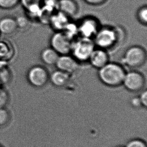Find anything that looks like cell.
<instances>
[{
	"label": "cell",
	"instance_id": "4dcf8cb0",
	"mask_svg": "<svg viewBox=\"0 0 147 147\" xmlns=\"http://www.w3.org/2000/svg\"><path fill=\"white\" fill-rule=\"evenodd\" d=\"M1 33H0V36H1Z\"/></svg>",
	"mask_w": 147,
	"mask_h": 147
},
{
	"label": "cell",
	"instance_id": "ac0fdd59",
	"mask_svg": "<svg viewBox=\"0 0 147 147\" xmlns=\"http://www.w3.org/2000/svg\"><path fill=\"white\" fill-rule=\"evenodd\" d=\"M15 20L18 29L22 30H25L28 28L31 22V20L25 14L18 16L15 18Z\"/></svg>",
	"mask_w": 147,
	"mask_h": 147
},
{
	"label": "cell",
	"instance_id": "e0dca14e",
	"mask_svg": "<svg viewBox=\"0 0 147 147\" xmlns=\"http://www.w3.org/2000/svg\"><path fill=\"white\" fill-rule=\"evenodd\" d=\"M11 121V114L6 108L0 109V127L8 125Z\"/></svg>",
	"mask_w": 147,
	"mask_h": 147
},
{
	"label": "cell",
	"instance_id": "44dd1931",
	"mask_svg": "<svg viewBox=\"0 0 147 147\" xmlns=\"http://www.w3.org/2000/svg\"><path fill=\"white\" fill-rule=\"evenodd\" d=\"M59 0H42V6L43 8L52 12L58 11Z\"/></svg>",
	"mask_w": 147,
	"mask_h": 147
},
{
	"label": "cell",
	"instance_id": "8992f818",
	"mask_svg": "<svg viewBox=\"0 0 147 147\" xmlns=\"http://www.w3.org/2000/svg\"><path fill=\"white\" fill-rule=\"evenodd\" d=\"M73 41L63 31H58L52 36L50 45L60 55L69 54Z\"/></svg>",
	"mask_w": 147,
	"mask_h": 147
},
{
	"label": "cell",
	"instance_id": "30bf717a",
	"mask_svg": "<svg viewBox=\"0 0 147 147\" xmlns=\"http://www.w3.org/2000/svg\"><path fill=\"white\" fill-rule=\"evenodd\" d=\"M88 61L94 67L99 69L109 62V57L107 50L94 49L90 56Z\"/></svg>",
	"mask_w": 147,
	"mask_h": 147
},
{
	"label": "cell",
	"instance_id": "7402d4cb",
	"mask_svg": "<svg viewBox=\"0 0 147 147\" xmlns=\"http://www.w3.org/2000/svg\"><path fill=\"white\" fill-rule=\"evenodd\" d=\"M10 101L9 94L5 89H0V109L6 108Z\"/></svg>",
	"mask_w": 147,
	"mask_h": 147
},
{
	"label": "cell",
	"instance_id": "7a4b0ae2",
	"mask_svg": "<svg viewBox=\"0 0 147 147\" xmlns=\"http://www.w3.org/2000/svg\"><path fill=\"white\" fill-rule=\"evenodd\" d=\"M120 33V31L115 27L105 26L100 28L94 37V43L99 48L109 49L119 42Z\"/></svg>",
	"mask_w": 147,
	"mask_h": 147
},
{
	"label": "cell",
	"instance_id": "cb8c5ba5",
	"mask_svg": "<svg viewBox=\"0 0 147 147\" xmlns=\"http://www.w3.org/2000/svg\"><path fill=\"white\" fill-rule=\"evenodd\" d=\"M125 147H147V144L144 140L135 139L129 141Z\"/></svg>",
	"mask_w": 147,
	"mask_h": 147
},
{
	"label": "cell",
	"instance_id": "6da1fadb",
	"mask_svg": "<svg viewBox=\"0 0 147 147\" xmlns=\"http://www.w3.org/2000/svg\"><path fill=\"white\" fill-rule=\"evenodd\" d=\"M126 71L123 66L117 63L109 62L98 69L99 80L105 86L117 88L123 84Z\"/></svg>",
	"mask_w": 147,
	"mask_h": 147
},
{
	"label": "cell",
	"instance_id": "ffe728a7",
	"mask_svg": "<svg viewBox=\"0 0 147 147\" xmlns=\"http://www.w3.org/2000/svg\"><path fill=\"white\" fill-rule=\"evenodd\" d=\"M137 18L141 24L146 26L147 24V7L146 5L140 8L137 12Z\"/></svg>",
	"mask_w": 147,
	"mask_h": 147
},
{
	"label": "cell",
	"instance_id": "5b68a950",
	"mask_svg": "<svg viewBox=\"0 0 147 147\" xmlns=\"http://www.w3.org/2000/svg\"><path fill=\"white\" fill-rule=\"evenodd\" d=\"M50 76L47 70L41 65L32 66L28 70L27 78L34 88H42L48 84Z\"/></svg>",
	"mask_w": 147,
	"mask_h": 147
},
{
	"label": "cell",
	"instance_id": "ba28073f",
	"mask_svg": "<svg viewBox=\"0 0 147 147\" xmlns=\"http://www.w3.org/2000/svg\"><path fill=\"white\" fill-rule=\"evenodd\" d=\"M78 34L81 37L92 39L94 38L100 28L99 22L92 17H86L78 24Z\"/></svg>",
	"mask_w": 147,
	"mask_h": 147
},
{
	"label": "cell",
	"instance_id": "52a82bcc",
	"mask_svg": "<svg viewBox=\"0 0 147 147\" xmlns=\"http://www.w3.org/2000/svg\"><path fill=\"white\" fill-rule=\"evenodd\" d=\"M145 84V78L143 74L133 70L126 72L122 85L129 92H137L143 89Z\"/></svg>",
	"mask_w": 147,
	"mask_h": 147
},
{
	"label": "cell",
	"instance_id": "3957f363",
	"mask_svg": "<svg viewBox=\"0 0 147 147\" xmlns=\"http://www.w3.org/2000/svg\"><path fill=\"white\" fill-rule=\"evenodd\" d=\"M94 49L95 44L92 39L81 37L73 41L70 53L78 62H86L88 61Z\"/></svg>",
	"mask_w": 147,
	"mask_h": 147
},
{
	"label": "cell",
	"instance_id": "4fadbf2b",
	"mask_svg": "<svg viewBox=\"0 0 147 147\" xmlns=\"http://www.w3.org/2000/svg\"><path fill=\"white\" fill-rule=\"evenodd\" d=\"M79 7L74 0H59L58 11L63 13L69 18L78 14Z\"/></svg>",
	"mask_w": 147,
	"mask_h": 147
},
{
	"label": "cell",
	"instance_id": "7c38bea8",
	"mask_svg": "<svg viewBox=\"0 0 147 147\" xmlns=\"http://www.w3.org/2000/svg\"><path fill=\"white\" fill-rule=\"evenodd\" d=\"M18 29L15 18L5 16L0 19V33L5 35L14 34Z\"/></svg>",
	"mask_w": 147,
	"mask_h": 147
},
{
	"label": "cell",
	"instance_id": "f1b7e54d",
	"mask_svg": "<svg viewBox=\"0 0 147 147\" xmlns=\"http://www.w3.org/2000/svg\"><path fill=\"white\" fill-rule=\"evenodd\" d=\"M0 147H4V146H3L2 145H1V144H0Z\"/></svg>",
	"mask_w": 147,
	"mask_h": 147
},
{
	"label": "cell",
	"instance_id": "8fae6325",
	"mask_svg": "<svg viewBox=\"0 0 147 147\" xmlns=\"http://www.w3.org/2000/svg\"><path fill=\"white\" fill-rule=\"evenodd\" d=\"M69 18L65 14L57 11L52 15L49 24L56 32L63 31L69 23Z\"/></svg>",
	"mask_w": 147,
	"mask_h": 147
},
{
	"label": "cell",
	"instance_id": "f546056e",
	"mask_svg": "<svg viewBox=\"0 0 147 147\" xmlns=\"http://www.w3.org/2000/svg\"><path fill=\"white\" fill-rule=\"evenodd\" d=\"M122 147V146H116V147Z\"/></svg>",
	"mask_w": 147,
	"mask_h": 147
},
{
	"label": "cell",
	"instance_id": "9c48e42d",
	"mask_svg": "<svg viewBox=\"0 0 147 147\" xmlns=\"http://www.w3.org/2000/svg\"><path fill=\"white\" fill-rule=\"evenodd\" d=\"M55 66L57 69L66 73L71 74L78 68V62L69 54L60 55Z\"/></svg>",
	"mask_w": 147,
	"mask_h": 147
},
{
	"label": "cell",
	"instance_id": "d4e9b609",
	"mask_svg": "<svg viewBox=\"0 0 147 147\" xmlns=\"http://www.w3.org/2000/svg\"><path fill=\"white\" fill-rule=\"evenodd\" d=\"M130 103H131V107L135 108V109H140L141 107H143L139 96H136V97L132 98L131 99Z\"/></svg>",
	"mask_w": 147,
	"mask_h": 147
},
{
	"label": "cell",
	"instance_id": "603a6c76",
	"mask_svg": "<svg viewBox=\"0 0 147 147\" xmlns=\"http://www.w3.org/2000/svg\"><path fill=\"white\" fill-rule=\"evenodd\" d=\"M42 0H20V2L24 10L33 6L42 5Z\"/></svg>",
	"mask_w": 147,
	"mask_h": 147
},
{
	"label": "cell",
	"instance_id": "484cf974",
	"mask_svg": "<svg viewBox=\"0 0 147 147\" xmlns=\"http://www.w3.org/2000/svg\"><path fill=\"white\" fill-rule=\"evenodd\" d=\"M86 4L94 6L102 5L107 2V0H84Z\"/></svg>",
	"mask_w": 147,
	"mask_h": 147
},
{
	"label": "cell",
	"instance_id": "5bb4252c",
	"mask_svg": "<svg viewBox=\"0 0 147 147\" xmlns=\"http://www.w3.org/2000/svg\"><path fill=\"white\" fill-rule=\"evenodd\" d=\"M70 74L57 69L53 72L50 76L49 80L54 86L57 88H62L69 82Z\"/></svg>",
	"mask_w": 147,
	"mask_h": 147
},
{
	"label": "cell",
	"instance_id": "277c9868",
	"mask_svg": "<svg viewBox=\"0 0 147 147\" xmlns=\"http://www.w3.org/2000/svg\"><path fill=\"white\" fill-rule=\"evenodd\" d=\"M123 60L128 67L132 69L138 68L145 63L147 60V52L141 46H131L125 51Z\"/></svg>",
	"mask_w": 147,
	"mask_h": 147
},
{
	"label": "cell",
	"instance_id": "4316f807",
	"mask_svg": "<svg viewBox=\"0 0 147 147\" xmlns=\"http://www.w3.org/2000/svg\"><path fill=\"white\" fill-rule=\"evenodd\" d=\"M141 102L143 107H146L147 105V92L144 90L142 92L141 95L139 96Z\"/></svg>",
	"mask_w": 147,
	"mask_h": 147
},
{
	"label": "cell",
	"instance_id": "d6986e66",
	"mask_svg": "<svg viewBox=\"0 0 147 147\" xmlns=\"http://www.w3.org/2000/svg\"><path fill=\"white\" fill-rule=\"evenodd\" d=\"M20 0H0V9L12 10L20 4Z\"/></svg>",
	"mask_w": 147,
	"mask_h": 147
},
{
	"label": "cell",
	"instance_id": "83f0119b",
	"mask_svg": "<svg viewBox=\"0 0 147 147\" xmlns=\"http://www.w3.org/2000/svg\"><path fill=\"white\" fill-rule=\"evenodd\" d=\"M2 88V84H1V82H0V89L1 88Z\"/></svg>",
	"mask_w": 147,
	"mask_h": 147
},
{
	"label": "cell",
	"instance_id": "9a60e30c",
	"mask_svg": "<svg viewBox=\"0 0 147 147\" xmlns=\"http://www.w3.org/2000/svg\"><path fill=\"white\" fill-rule=\"evenodd\" d=\"M15 55V49L12 43L7 40H0V60L8 62Z\"/></svg>",
	"mask_w": 147,
	"mask_h": 147
},
{
	"label": "cell",
	"instance_id": "2e32d148",
	"mask_svg": "<svg viewBox=\"0 0 147 147\" xmlns=\"http://www.w3.org/2000/svg\"><path fill=\"white\" fill-rule=\"evenodd\" d=\"M59 56V54L55 50L51 47H49L42 50L40 54V58L46 65H55Z\"/></svg>",
	"mask_w": 147,
	"mask_h": 147
}]
</instances>
